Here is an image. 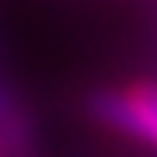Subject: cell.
Returning <instances> with one entry per match:
<instances>
[{"instance_id": "6da1fadb", "label": "cell", "mask_w": 157, "mask_h": 157, "mask_svg": "<svg viewBox=\"0 0 157 157\" xmlns=\"http://www.w3.org/2000/svg\"><path fill=\"white\" fill-rule=\"evenodd\" d=\"M87 108L94 122L157 150V84L136 80L126 87L98 91V94H91Z\"/></svg>"}]
</instances>
